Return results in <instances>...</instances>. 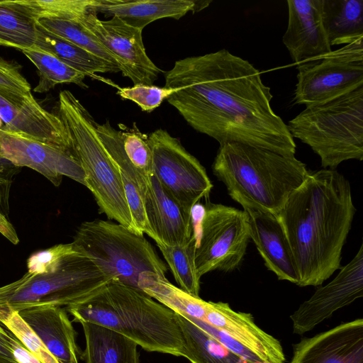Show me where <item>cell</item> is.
<instances>
[{
	"mask_svg": "<svg viewBox=\"0 0 363 363\" xmlns=\"http://www.w3.org/2000/svg\"><path fill=\"white\" fill-rule=\"evenodd\" d=\"M138 289L176 313L204 320L208 301L173 285L165 276L145 272L138 282Z\"/></svg>",
	"mask_w": 363,
	"mask_h": 363,
	"instance_id": "cell-26",
	"label": "cell"
},
{
	"mask_svg": "<svg viewBox=\"0 0 363 363\" xmlns=\"http://www.w3.org/2000/svg\"><path fill=\"white\" fill-rule=\"evenodd\" d=\"M290 363H363V319L302 339Z\"/></svg>",
	"mask_w": 363,
	"mask_h": 363,
	"instance_id": "cell-18",
	"label": "cell"
},
{
	"mask_svg": "<svg viewBox=\"0 0 363 363\" xmlns=\"http://www.w3.org/2000/svg\"><path fill=\"white\" fill-rule=\"evenodd\" d=\"M173 90L154 85L136 84L131 87L118 88L117 94L123 99L133 101L147 112H151L167 99Z\"/></svg>",
	"mask_w": 363,
	"mask_h": 363,
	"instance_id": "cell-35",
	"label": "cell"
},
{
	"mask_svg": "<svg viewBox=\"0 0 363 363\" xmlns=\"http://www.w3.org/2000/svg\"><path fill=\"white\" fill-rule=\"evenodd\" d=\"M21 69L17 62L0 57V92L18 95L31 93L30 84Z\"/></svg>",
	"mask_w": 363,
	"mask_h": 363,
	"instance_id": "cell-36",
	"label": "cell"
},
{
	"mask_svg": "<svg viewBox=\"0 0 363 363\" xmlns=\"http://www.w3.org/2000/svg\"><path fill=\"white\" fill-rule=\"evenodd\" d=\"M70 136L74 155L101 213L136 233L119 171L106 151L97 123L69 90L59 94L57 113Z\"/></svg>",
	"mask_w": 363,
	"mask_h": 363,
	"instance_id": "cell-6",
	"label": "cell"
},
{
	"mask_svg": "<svg viewBox=\"0 0 363 363\" xmlns=\"http://www.w3.org/2000/svg\"><path fill=\"white\" fill-rule=\"evenodd\" d=\"M185 317V316H184ZM187 318V317H186ZM195 325L201 328L202 330L208 333L223 346L228 348L233 353L242 357L250 363H263L261 359L252 352L247 349L245 347L233 340L224 332L211 326L207 323L196 318H187Z\"/></svg>",
	"mask_w": 363,
	"mask_h": 363,
	"instance_id": "cell-37",
	"label": "cell"
},
{
	"mask_svg": "<svg viewBox=\"0 0 363 363\" xmlns=\"http://www.w3.org/2000/svg\"><path fill=\"white\" fill-rule=\"evenodd\" d=\"M211 1L196 0H97L92 12L117 16L128 26L143 29L164 18L179 19L187 13L200 11Z\"/></svg>",
	"mask_w": 363,
	"mask_h": 363,
	"instance_id": "cell-23",
	"label": "cell"
},
{
	"mask_svg": "<svg viewBox=\"0 0 363 363\" xmlns=\"http://www.w3.org/2000/svg\"><path fill=\"white\" fill-rule=\"evenodd\" d=\"M15 167H16L13 165L10 162L0 157V172L5 174H7V173L11 174Z\"/></svg>",
	"mask_w": 363,
	"mask_h": 363,
	"instance_id": "cell-41",
	"label": "cell"
},
{
	"mask_svg": "<svg viewBox=\"0 0 363 363\" xmlns=\"http://www.w3.org/2000/svg\"><path fill=\"white\" fill-rule=\"evenodd\" d=\"M175 315L184 339L183 357L191 363H250L187 318L176 313Z\"/></svg>",
	"mask_w": 363,
	"mask_h": 363,
	"instance_id": "cell-28",
	"label": "cell"
},
{
	"mask_svg": "<svg viewBox=\"0 0 363 363\" xmlns=\"http://www.w3.org/2000/svg\"><path fill=\"white\" fill-rule=\"evenodd\" d=\"M116 129L107 120L97 123L99 138L119 172L133 180L145 194L153 175L152 156L148 135L134 123L119 124Z\"/></svg>",
	"mask_w": 363,
	"mask_h": 363,
	"instance_id": "cell-16",
	"label": "cell"
},
{
	"mask_svg": "<svg viewBox=\"0 0 363 363\" xmlns=\"http://www.w3.org/2000/svg\"><path fill=\"white\" fill-rule=\"evenodd\" d=\"M0 233L9 239L13 244L18 242L16 233L12 225L7 220L6 217L0 212Z\"/></svg>",
	"mask_w": 363,
	"mask_h": 363,
	"instance_id": "cell-40",
	"label": "cell"
},
{
	"mask_svg": "<svg viewBox=\"0 0 363 363\" xmlns=\"http://www.w3.org/2000/svg\"><path fill=\"white\" fill-rule=\"evenodd\" d=\"M13 340L14 335L8 329H5L4 325L0 323V354L11 360L16 361L12 352V342Z\"/></svg>",
	"mask_w": 363,
	"mask_h": 363,
	"instance_id": "cell-39",
	"label": "cell"
},
{
	"mask_svg": "<svg viewBox=\"0 0 363 363\" xmlns=\"http://www.w3.org/2000/svg\"><path fill=\"white\" fill-rule=\"evenodd\" d=\"M0 363H18V362L16 361L11 360L0 354Z\"/></svg>",
	"mask_w": 363,
	"mask_h": 363,
	"instance_id": "cell-42",
	"label": "cell"
},
{
	"mask_svg": "<svg viewBox=\"0 0 363 363\" xmlns=\"http://www.w3.org/2000/svg\"><path fill=\"white\" fill-rule=\"evenodd\" d=\"M78 22L112 53L120 72L133 85H152L161 72L146 53L142 30L131 27L117 16L106 21L90 11Z\"/></svg>",
	"mask_w": 363,
	"mask_h": 363,
	"instance_id": "cell-12",
	"label": "cell"
},
{
	"mask_svg": "<svg viewBox=\"0 0 363 363\" xmlns=\"http://www.w3.org/2000/svg\"><path fill=\"white\" fill-rule=\"evenodd\" d=\"M12 352L18 363H41L15 336L12 342Z\"/></svg>",
	"mask_w": 363,
	"mask_h": 363,
	"instance_id": "cell-38",
	"label": "cell"
},
{
	"mask_svg": "<svg viewBox=\"0 0 363 363\" xmlns=\"http://www.w3.org/2000/svg\"><path fill=\"white\" fill-rule=\"evenodd\" d=\"M0 323L6 327L41 363H60L18 312L0 313Z\"/></svg>",
	"mask_w": 363,
	"mask_h": 363,
	"instance_id": "cell-34",
	"label": "cell"
},
{
	"mask_svg": "<svg viewBox=\"0 0 363 363\" xmlns=\"http://www.w3.org/2000/svg\"><path fill=\"white\" fill-rule=\"evenodd\" d=\"M112 279L89 257L78 252L73 242L65 247L49 265L28 272L20 279L0 287V313L56 306L78 304Z\"/></svg>",
	"mask_w": 363,
	"mask_h": 363,
	"instance_id": "cell-5",
	"label": "cell"
},
{
	"mask_svg": "<svg viewBox=\"0 0 363 363\" xmlns=\"http://www.w3.org/2000/svg\"><path fill=\"white\" fill-rule=\"evenodd\" d=\"M203 321L228 335L263 363H286L280 342L258 327L250 313L235 311L227 303L208 301Z\"/></svg>",
	"mask_w": 363,
	"mask_h": 363,
	"instance_id": "cell-19",
	"label": "cell"
},
{
	"mask_svg": "<svg viewBox=\"0 0 363 363\" xmlns=\"http://www.w3.org/2000/svg\"><path fill=\"white\" fill-rule=\"evenodd\" d=\"M164 78L173 90L168 103L220 145L238 143L295 156L294 139L271 106V89L247 60L222 49L176 61Z\"/></svg>",
	"mask_w": 363,
	"mask_h": 363,
	"instance_id": "cell-1",
	"label": "cell"
},
{
	"mask_svg": "<svg viewBox=\"0 0 363 363\" xmlns=\"http://www.w3.org/2000/svg\"><path fill=\"white\" fill-rule=\"evenodd\" d=\"M288 25L283 43L294 63L315 60L332 51L322 20V0H288Z\"/></svg>",
	"mask_w": 363,
	"mask_h": 363,
	"instance_id": "cell-17",
	"label": "cell"
},
{
	"mask_svg": "<svg viewBox=\"0 0 363 363\" xmlns=\"http://www.w3.org/2000/svg\"><path fill=\"white\" fill-rule=\"evenodd\" d=\"M349 181L335 169L308 172L277 216L298 274L299 286H317L341 268L355 213Z\"/></svg>",
	"mask_w": 363,
	"mask_h": 363,
	"instance_id": "cell-2",
	"label": "cell"
},
{
	"mask_svg": "<svg viewBox=\"0 0 363 363\" xmlns=\"http://www.w3.org/2000/svg\"><path fill=\"white\" fill-rule=\"evenodd\" d=\"M18 313L60 363H79L77 333L65 308L38 306Z\"/></svg>",
	"mask_w": 363,
	"mask_h": 363,
	"instance_id": "cell-22",
	"label": "cell"
},
{
	"mask_svg": "<svg viewBox=\"0 0 363 363\" xmlns=\"http://www.w3.org/2000/svg\"><path fill=\"white\" fill-rule=\"evenodd\" d=\"M212 170L244 209L275 215L308 174L306 164L295 156L238 143L220 145Z\"/></svg>",
	"mask_w": 363,
	"mask_h": 363,
	"instance_id": "cell-4",
	"label": "cell"
},
{
	"mask_svg": "<svg viewBox=\"0 0 363 363\" xmlns=\"http://www.w3.org/2000/svg\"><path fill=\"white\" fill-rule=\"evenodd\" d=\"M363 296V246L328 284L317 289L291 315L293 331L303 335L336 311Z\"/></svg>",
	"mask_w": 363,
	"mask_h": 363,
	"instance_id": "cell-13",
	"label": "cell"
},
{
	"mask_svg": "<svg viewBox=\"0 0 363 363\" xmlns=\"http://www.w3.org/2000/svg\"><path fill=\"white\" fill-rule=\"evenodd\" d=\"M296 104L323 103L363 86V38L297 65Z\"/></svg>",
	"mask_w": 363,
	"mask_h": 363,
	"instance_id": "cell-10",
	"label": "cell"
},
{
	"mask_svg": "<svg viewBox=\"0 0 363 363\" xmlns=\"http://www.w3.org/2000/svg\"><path fill=\"white\" fill-rule=\"evenodd\" d=\"M197 238L195 266L201 278L214 270L231 272L241 263L250 239L247 213L208 202L201 220L194 226Z\"/></svg>",
	"mask_w": 363,
	"mask_h": 363,
	"instance_id": "cell-9",
	"label": "cell"
},
{
	"mask_svg": "<svg viewBox=\"0 0 363 363\" xmlns=\"http://www.w3.org/2000/svg\"><path fill=\"white\" fill-rule=\"evenodd\" d=\"M0 118L5 130L74 152L70 136L60 118L43 108L32 93L0 92Z\"/></svg>",
	"mask_w": 363,
	"mask_h": 363,
	"instance_id": "cell-15",
	"label": "cell"
},
{
	"mask_svg": "<svg viewBox=\"0 0 363 363\" xmlns=\"http://www.w3.org/2000/svg\"><path fill=\"white\" fill-rule=\"evenodd\" d=\"M36 23L38 26L48 33L98 56L117 67L120 70L116 57L78 21L42 19L37 21Z\"/></svg>",
	"mask_w": 363,
	"mask_h": 363,
	"instance_id": "cell-33",
	"label": "cell"
},
{
	"mask_svg": "<svg viewBox=\"0 0 363 363\" xmlns=\"http://www.w3.org/2000/svg\"><path fill=\"white\" fill-rule=\"evenodd\" d=\"M65 309L75 322L113 330L146 351L183 357L184 339L175 313L143 292L116 281Z\"/></svg>",
	"mask_w": 363,
	"mask_h": 363,
	"instance_id": "cell-3",
	"label": "cell"
},
{
	"mask_svg": "<svg viewBox=\"0 0 363 363\" xmlns=\"http://www.w3.org/2000/svg\"><path fill=\"white\" fill-rule=\"evenodd\" d=\"M72 242L78 252L92 259L112 280L138 291L142 273L165 276L167 271V264L143 235L116 222L85 221L78 228Z\"/></svg>",
	"mask_w": 363,
	"mask_h": 363,
	"instance_id": "cell-8",
	"label": "cell"
},
{
	"mask_svg": "<svg viewBox=\"0 0 363 363\" xmlns=\"http://www.w3.org/2000/svg\"><path fill=\"white\" fill-rule=\"evenodd\" d=\"M85 348L81 354L85 363H140L138 345L106 327L82 323Z\"/></svg>",
	"mask_w": 363,
	"mask_h": 363,
	"instance_id": "cell-24",
	"label": "cell"
},
{
	"mask_svg": "<svg viewBox=\"0 0 363 363\" xmlns=\"http://www.w3.org/2000/svg\"><path fill=\"white\" fill-rule=\"evenodd\" d=\"M197 238L194 232L185 244L174 246L157 245L173 276L184 291L199 296L200 279L195 266Z\"/></svg>",
	"mask_w": 363,
	"mask_h": 363,
	"instance_id": "cell-31",
	"label": "cell"
},
{
	"mask_svg": "<svg viewBox=\"0 0 363 363\" xmlns=\"http://www.w3.org/2000/svg\"><path fill=\"white\" fill-rule=\"evenodd\" d=\"M150 237L157 245L186 243L194 234L191 213L186 212L152 175L144 194Z\"/></svg>",
	"mask_w": 363,
	"mask_h": 363,
	"instance_id": "cell-20",
	"label": "cell"
},
{
	"mask_svg": "<svg viewBox=\"0 0 363 363\" xmlns=\"http://www.w3.org/2000/svg\"><path fill=\"white\" fill-rule=\"evenodd\" d=\"M37 28V38L34 47L55 55L85 77H95L96 73L120 72L117 67L98 56L48 33L38 26Z\"/></svg>",
	"mask_w": 363,
	"mask_h": 363,
	"instance_id": "cell-27",
	"label": "cell"
},
{
	"mask_svg": "<svg viewBox=\"0 0 363 363\" xmlns=\"http://www.w3.org/2000/svg\"><path fill=\"white\" fill-rule=\"evenodd\" d=\"M36 21L11 0L0 1V45L21 50L35 46Z\"/></svg>",
	"mask_w": 363,
	"mask_h": 363,
	"instance_id": "cell-29",
	"label": "cell"
},
{
	"mask_svg": "<svg viewBox=\"0 0 363 363\" xmlns=\"http://www.w3.org/2000/svg\"><path fill=\"white\" fill-rule=\"evenodd\" d=\"M36 67L39 81L33 91L44 93L63 83H72L87 88L85 76L67 65L55 55L36 47L21 50Z\"/></svg>",
	"mask_w": 363,
	"mask_h": 363,
	"instance_id": "cell-30",
	"label": "cell"
},
{
	"mask_svg": "<svg viewBox=\"0 0 363 363\" xmlns=\"http://www.w3.org/2000/svg\"><path fill=\"white\" fill-rule=\"evenodd\" d=\"M153 176L162 188L188 213L207 197L213 184L200 162L164 129L148 135Z\"/></svg>",
	"mask_w": 363,
	"mask_h": 363,
	"instance_id": "cell-11",
	"label": "cell"
},
{
	"mask_svg": "<svg viewBox=\"0 0 363 363\" xmlns=\"http://www.w3.org/2000/svg\"><path fill=\"white\" fill-rule=\"evenodd\" d=\"M322 20L331 46L363 38V0H322Z\"/></svg>",
	"mask_w": 363,
	"mask_h": 363,
	"instance_id": "cell-25",
	"label": "cell"
},
{
	"mask_svg": "<svg viewBox=\"0 0 363 363\" xmlns=\"http://www.w3.org/2000/svg\"><path fill=\"white\" fill-rule=\"evenodd\" d=\"M36 21L42 19L78 21L91 11L97 0H11Z\"/></svg>",
	"mask_w": 363,
	"mask_h": 363,
	"instance_id": "cell-32",
	"label": "cell"
},
{
	"mask_svg": "<svg viewBox=\"0 0 363 363\" xmlns=\"http://www.w3.org/2000/svg\"><path fill=\"white\" fill-rule=\"evenodd\" d=\"M293 137L317 154L324 169L363 159V86L332 100L306 106L289 121Z\"/></svg>",
	"mask_w": 363,
	"mask_h": 363,
	"instance_id": "cell-7",
	"label": "cell"
},
{
	"mask_svg": "<svg viewBox=\"0 0 363 363\" xmlns=\"http://www.w3.org/2000/svg\"><path fill=\"white\" fill-rule=\"evenodd\" d=\"M0 157L16 167H27L55 186L63 177L86 186L85 174L74 153L0 128Z\"/></svg>",
	"mask_w": 363,
	"mask_h": 363,
	"instance_id": "cell-14",
	"label": "cell"
},
{
	"mask_svg": "<svg viewBox=\"0 0 363 363\" xmlns=\"http://www.w3.org/2000/svg\"><path fill=\"white\" fill-rule=\"evenodd\" d=\"M250 239L255 244L267 268L279 280L297 285L298 274L284 231L277 215L269 211L245 208Z\"/></svg>",
	"mask_w": 363,
	"mask_h": 363,
	"instance_id": "cell-21",
	"label": "cell"
}]
</instances>
